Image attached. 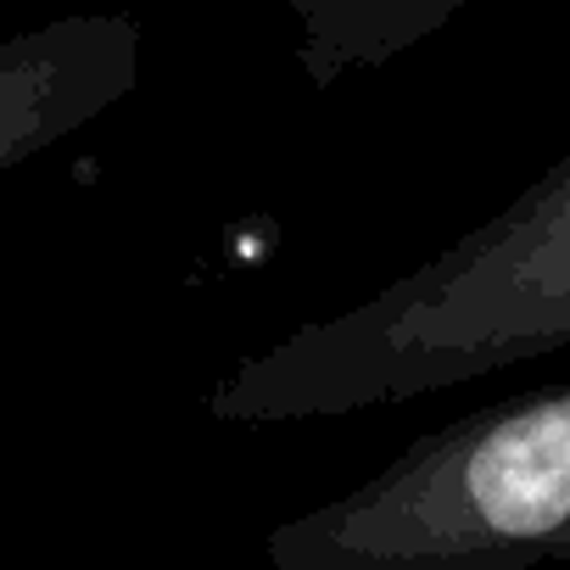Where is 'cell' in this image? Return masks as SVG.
Instances as JSON below:
<instances>
[{
    "label": "cell",
    "instance_id": "1",
    "mask_svg": "<svg viewBox=\"0 0 570 570\" xmlns=\"http://www.w3.org/2000/svg\"><path fill=\"white\" fill-rule=\"evenodd\" d=\"M570 353V151L381 292L235 358L218 425H320Z\"/></svg>",
    "mask_w": 570,
    "mask_h": 570
},
{
    "label": "cell",
    "instance_id": "2",
    "mask_svg": "<svg viewBox=\"0 0 570 570\" xmlns=\"http://www.w3.org/2000/svg\"><path fill=\"white\" fill-rule=\"evenodd\" d=\"M274 570H525L570 559V381L492 397L353 492L279 520Z\"/></svg>",
    "mask_w": 570,
    "mask_h": 570
},
{
    "label": "cell",
    "instance_id": "3",
    "mask_svg": "<svg viewBox=\"0 0 570 570\" xmlns=\"http://www.w3.org/2000/svg\"><path fill=\"white\" fill-rule=\"evenodd\" d=\"M475 0H285L297 40V68L314 90L364 79L425 40L448 35Z\"/></svg>",
    "mask_w": 570,
    "mask_h": 570
}]
</instances>
